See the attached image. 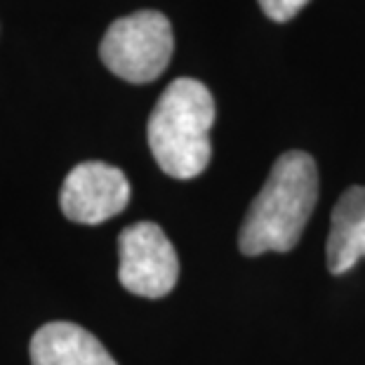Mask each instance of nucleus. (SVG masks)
Here are the masks:
<instances>
[{
  "label": "nucleus",
  "mask_w": 365,
  "mask_h": 365,
  "mask_svg": "<svg viewBox=\"0 0 365 365\" xmlns=\"http://www.w3.org/2000/svg\"><path fill=\"white\" fill-rule=\"evenodd\" d=\"M118 281L128 292L158 299L177 285L180 259L158 224L139 222L123 229L118 238Z\"/></svg>",
  "instance_id": "4"
},
{
  "label": "nucleus",
  "mask_w": 365,
  "mask_h": 365,
  "mask_svg": "<svg viewBox=\"0 0 365 365\" xmlns=\"http://www.w3.org/2000/svg\"><path fill=\"white\" fill-rule=\"evenodd\" d=\"M318 200V170L304 151H287L274 163L238 234L247 257L287 252L299 243Z\"/></svg>",
  "instance_id": "1"
},
{
  "label": "nucleus",
  "mask_w": 365,
  "mask_h": 365,
  "mask_svg": "<svg viewBox=\"0 0 365 365\" xmlns=\"http://www.w3.org/2000/svg\"><path fill=\"white\" fill-rule=\"evenodd\" d=\"M217 106L196 78H177L165 88L149 118V146L160 170L175 180H193L212 156L210 130Z\"/></svg>",
  "instance_id": "2"
},
{
  "label": "nucleus",
  "mask_w": 365,
  "mask_h": 365,
  "mask_svg": "<svg viewBox=\"0 0 365 365\" xmlns=\"http://www.w3.org/2000/svg\"><path fill=\"white\" fill-rule=\"evenodd\" d=\"M31 365H118L92 332L76 323H48L31 339Z\"/></svg>",
  "instance_id": "6"
},
{
  "label": "nucleus",
  "mask_w": 365,
  "mask_h": 365,
  "mask_svg": "<svg viewBox=\"0 0 365 365\" xmlns=\"http://www.w3.org/2000/svg\"><path fill=\"white\" fill-rule=\"evenodd\" d=\"M309 0H259V7L269 19L274 21H287L304 7Z\"/></svg>",
  "instance_id": "8"
},
{
  "label": "nucleus",
  "mask_w": 365,
  "mask_h": 365,
  "mask_svg": "<svg viewBox=\"0 0 365 365\" xmlns=\"http://www.w3.org/2000/svg\"><path fill=\"white\" fill-rule=\"evenodd\" d=\"M365 257V186H351L332 210L325 259L335 276L346 274Z\"/></svg>",
  "instance_id": "7"
},
{
  "label": "nucleus",
  "mask_w": 365,
  "mask_h": 365,
  "mask_svg": "<svg viewBox=\"0 0 365 365\" xmlns=\"http://www.w3.org/2000/svg\"><path fill=\"white\" fill-rule=\"evenodd\" d=\"M173 52V26L156 10H139L115 19L99 43L104 66L128 83L156 81L168 68Z\"/></svg>",
  "instance_id": "3"
},
{
  "label": "nucleus",
  "mask_w": 365,
  "mask_h": 365,
  "mask_svg": "<svg viewBox=\"0 0 365 365\" xmlns=\"http://www.w3.org/2000/svg\"><path fill=\"white\" fill-rule=\"evenodd\" d=\"M130 203V182L123 170L102 160H85L66 175L59 205L71 222L102 224Z\"/></svg>",
  "instance_id": "5"
}]
</instances>
